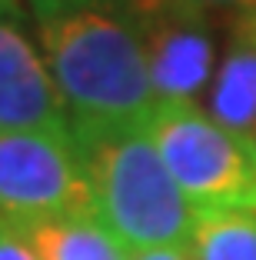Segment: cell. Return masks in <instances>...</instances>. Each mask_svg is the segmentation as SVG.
Segmentation results:
<instances>
[{
    "instance_id": "52a82bcc",
    "label": "cell",
    "mask_w": 256,
    "mask_h": 260,
    "mask_svg": "<svg viewBox=\"0 0 256 260\" xmlns=\"http://www.w3.org/2000/svg\"><path fill=\"white\" fill-rule=\"evenodd\" d=\"M206 114L226 130L256 140V4L223 23V50L206 93Z\"/></svg>"
},
{
    "instance_id": "ba28073f",
    "label": "cell",
    "mask_w": 256,
    "mask_h": 260,
    "mask_svg": "<svg viewBox=\"0 0 256 260\" xmlns=\"http://www.w3.org/2000/svg\"><path fill=\"white\" fill-rule=\"evenodd\" d=\"M44 260H130L133 253L100 223L97 214L50 220L23 230Z\"/></svg>"
},
{
    "instance_id": "7a4b0ae2",
    "label": "cell",
    "mask_w": 256,
    "mask_h": 260,
    "mask_svg": "<svg viewBox=\"0 0 256 260\" xmlns=\"http://www.w3.org/2000/svg\"><path fill=\"white\" fill-rule=\"evenodd\" d=\"M93 214L130 253L190 247L196 214L170 177L147 127L77 130Z\"/></svg>"
},
{
    "instance_id": "4fadbf2b",
    "label": "cell",
    "mask_w": 256,
    "mask_h": 260,
    "mask_svg": "<svg viewBox=\"0 0 256 260\" xmlns=\"http://www.w3.org/2000/svg\"><path fill=\"white\" fill-rule=\"evenodd\" d=\"M253 4H256V0H253Z\"/></svg>"
},
{
    "instance_id": "7c38bea8",
    "label": "cell",
    "mask_w": 256,
    "mask_h": 260,
    "mask_svg": "<svg viewBox=\"0 0 256 260\" xmlns=\"http://www.w3.org/2000/svg\"><path fill=\"white\" fill-rule=\"evenodd\" d=\"M130 260H193V253H190V247H160V250L133 253Z\"/></svg>"
},
{
    "instance_id": "3957f363",
    "label": "cell",
    "mask_w": 256,
    "mask_h": 260,
    "mask_svg": "<svg viewBox=\"0 0 256 260\" xmlns=\"http://www.w3.org/2000/svg\"><path fill=\"white\" fill-rule=\"evenodd\" d=\"M147 130L196 217L256 214V140L226 130L200 104L157 107Z\"/></svg>"
},
{
    "instance_id": "6da1fadb",
    "label": "cell",
    "mask_w": 256,
    "mask_h": 260,
    "mask_svg": "<svg viewBox=\"0 0 256 260\" xmlns=\"http://www.w3.org/2000/svg\"><path fill=\"white\" fill-rule=\"evenodd\" d=\"M70 127H147L157 114L140 27L117 0H27Z\"/></svg>"
},
{
    "instance_id": "30bf717a",
    "label": "cell",
    "mask_w": 256,
    "mask_h": 260,
    "mask_svg": "<svg viewBox=\"0 0 256 260\" xmlns=\"http://www.w3.org/2000/svg\"><path fill=\"white\" fill-rule=\"evenodd\" d=\"M133 20H147L157 14H206V17H230L249 7L253 0H117Z\"/></svg>"
},
{
    "instance_id": "9c48e42d",
    "label": "cell",
    "mask_w": 256,
    "mask_h": 260,
    "mask_svg": "<svg viewBox=\"0 0 256 260\" xmlns=\"http://www.w3.org/2000/svg\"><path fill=\"white\" fill-rule=\"evenodd\" d=\"M193 260H256V214H203L190 237Z\"/></svg>"
},
{
    "instance_id": "277c9868",
    "label": "cell",
    "mask_w": 256,
    "mask_h": 260,
    "mask_svg": "<svg viewBox=\"0 0 256 260\" xmlns=\"http://www.w3.org/2000/svg\"><path fill=\"white\" fill-rule=\"evenodd\" d=\"M93 214L80 150L57 134H0V220L33 230Z\"/></svg>"
},
{
    "instance_id": "8fae6325",
    "label": "cell",
    "mask_w": 256,
    "mask_h": 260,
    "mask_svg": "<svg viewBox=\"0 0 256 260\" xmlns=\"http://www.w3.org/2000/svg\"><path fill=\"white\" fill-rule=\"evenodd\" d=\"M0 260H44L23 230L0 220Z\"/></svg>"
},
{
    "instance_id": "8992f818",
    "label": "cell",
    "mask_w": 256,
    "mask_h": 260,
    "mask_svg": "<svg viewBox=\"0 0 256 260\" xmlns=\"http://www.w3.org/2000/svg\"><path fill=\"white\" fill-rule=\"evenodd\" d=\"M223 23L226 17L206 14H157L136 20L157 107H183L206 100L223 50Z\"/></svg>"
},
{
    "instance_id": "5b68a950",
    "label": "cell",
    "mask_w": 256,
    "mask_h": 260,
    "mask_svg": "<svg viewBox=\"0 0 256 260\" xmlns=\"http://www.w3.org/2000/svg\"><path fill=\"white\" fill-rule=\"evenodd\" d=\"M0 134L74 137L63 97L17 0H0Z\"/></svg>"
}]
</instances>
